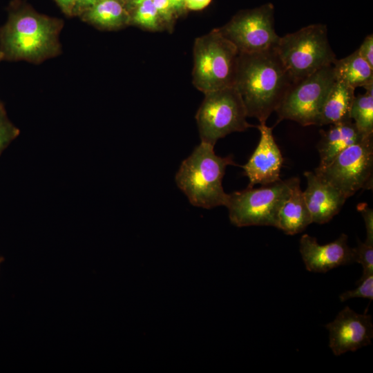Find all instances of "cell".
<instances>
[{
  "label": "cell",
  "mask_w": 373,
  "mask_h": 373,
  "mask_svg": "<svg viewBox=\"0 0 373 373\" xmlns=\"http://www.w3.org/2000/svg\"><path fill=\"white\" fill-rule=\"evenodd\" d=\"M62 11L68 15L73 14L75 0H55Z\"/></svg>",
  "instance_id": "cell-30"
},
{
  "label": "cell",
  "mask_w": 373,
  "mask_h": 373,
  "mask_svg": "<svg viewBox=\"0 0 373 373\" xmlns=\"http://www.w3.org/2000/svg\"><path fill=\"white\" fill-rule=\"evenodd\" d=\"M3 103L0 101V106Z\"/></svg>",
  "instance_id": "cell-35"
},
{
  "label": "cell",
  "mask_w": 373,
  "mask_h": 373,
  "mask_svg": "<svg viewBox=\"0 0 373 373\" xmlns=\"http://www.w3.org/2000/svg\"><path fill=\"white\" fill-rule=\"evenodd\" d=\"M335 79L354 88L373 84V67L359 55L357 50L333 63Z\"/></svg>",
  "instance_id": "cell-18"
},
{
  "label": "cell",
  "mask_w": 373,
  "mask_h": 373,
  "mask_svg": "<svg viewBox=\"0 0 373 373\" xmlns=\"http://www.w3.org/2000/svg\"><path fill=\"white\" fill-rule=\"evenodd\" d=\"M270 4L242 12L218 28L240 52L251 53L274 48L280 39L274 24Z\"/></svg>",
  "instance_id": "cell-10"
},
{
  "label": "cell",
  "mask_w": 373,
  "mask_h": 373,
  "mask_svg": "<svg viewBox=\"0 0 373 373\" xmlns=\"http://www.w3.org/2000/svg\"><path fill=\"white\" fill-rule=\"evenodd\" d=\"M240 52L218 29L193 46V84L204 93L234 86Z\"/></svg>",
  "instance_id": "cell-4"
},
{
  "label": "cell",
  "mask_w": 373,
  "mask_h": 373,
  "mask_svg": "<svg viewBox=\"0 0 373 373\" xmlns=\"http://www.w3.org/2000/svg\"><path fill=\"white\" fill-rule=\"evenodd\" d=\"M275 50L293 83L333 64L327 26L312 24L280 37Z\"/></svg>",
  "instance_id": "cell-5"
},
{
  "label": "cell",
  "mask_w": 373,
  "mask_h": 373,
  "mask_svg": "<svg viewBox=\"0 0 373 373\" xmlns=\"http://www.w3.org/2000/svg\"><path fill=\"white\" fill-rule=\"evenodd\" d=\"M19 133L20 130L9 119L2 104L0 106V155Z\"/></svg>",
  "instance_id": "cell-22"
},
{
  "label": "cell",
  "mask_w": 373,
  "mask_h": 373,
  "mask_svg": "<svg viewBox=\"0 0 373 373\" xmlns=\"http://www.w3.org/2000/svg\"><path fill=\"white\" fill-rule=\"evenodd\" d=\"M204 95L195 116L201 142L214 146L228 134L253 126L247 122L245 104L234 86Z\"/></svg>",
  "instance_id": "cell-7"
},
{
  "label": "cell",
  "mask_w": 373,
  "mask_h": 373,
  "mask_svg": "<svg viewBox=\"0 0 373 373\" xmlns=\"http://www.w3.org/2000/svg\"><path fill=\"white\" fill-rule=\"evenodd\" d=\"M354 262L363 267V274L360 281L369 275L373 274V244L358 240L357 246L353 248Z\"/></svg>",
  "instance_id": "cell-23"
},
{
  "label": "cell",
  "mask_w": 373,
  "mask_h": 373,
  "mask_svg": "<svg viewBox=\"0 0 373 373\" xmlns=\"http://www.w3.org/2000/svg\"><path fill=\"white\" fill-rule=\"evenodd\" d=\"M294 178L228 194L225 207L231 222L238 227L272 226L277 228L280 210L289 197Z\"/></svg>",
  "instance_id": "cell-6"
},
{
  "label": "cell",
  "mask_w": 373,
  "mask_h": 373,
  "mask_svg": "<svg viewBox=\"0 0 373 373\" xmlns=\"http://www.w3.org/2000/svg\"><path fill=\"white\" fill-rule=\"evenodd\" d=\"M354 90V88L336 79L323 104L318 126L350 120Z\"/></svg>",
  "instance_id": "cell-17"
},
{
  "label": "cell",
  "mask_w": 373,
  "mask_h": 373,
  "mask_svg": "<svg viewBox=\"0 0 373 373\" xmlns=\"http://www.w3.org/2000/svg\"><path fill=\"white\" fill-rule=\"evenodd\" d=\"M62 23L28 8L12 10L0 28V52L4 59L39 62L59 52Z\"/></svg>",
  "instance_id": "cell-2"
},
{
  "label": "cell",
  "mask_w": 373,
  "mask_h": 373,
  "mask_svg": "<svg viewBox=\"0 0 373 373\" xmlns=\"http://www.w3.org/2000/svg\"><path fill=\"white\" fill-rule=\"evenodd\" d=\"M329 125L327 130L320 132L321 138L318 144L320 155L318 168L325 166L340 152L369 135L361 132L352 119Z\"/></svg>",
  "instance_id": "cell-15"
},
{
  "label": "cell",
  "mask_w": 373,
  "mask_h": 373,
  "mask_svg": "<svg viewBox=\"0 0 373 373\" xmlns=\"http://www.w3.org/2000/svg\"><path fill=\"white\" fill-rule=\"evenodd\" d=\"M356 284L358 286L352 290H349L342 293L339 298L343 302L354 298H363L372 300L373 298V274L369 275Z\"/></svg>",
  "instance_id": "cell-24"
},
{
  "label": "cell",
  "mask_w": 373,
  "mask_h": 373,
  "mask_svg": "<svg viewBox=\"0 0 373 373\" xmlns=\"http://www.w3.org/2000/svg\"><path fill=\"white\" fill-rule=\"evenodd\" d=\"M159 15L152 0L144 1L139 6L133 16V21L144 28L156 30L158 28Z\"/></svg>",
  "instance_id": "cell-21"
},
{
  "label": "cell",
  "mask_w": 373,
  "mask_h": 373,
  "mask_svg": "<svg viewBox=\"0 0 373 373\" xmlns=\"http://www.w3.org/2000/svg\"><path fill=\"white\" fill-rule=\"evenodd\" d=\"M363 218L366 229V239L365 242L373 244V211L366 203H360L357 206Z\"/></svg>",
  "instance_id": "cell-25"
},
{
  "label": "cell",
  "mask_w": 373,
  "mask_h": 373,
  "mask_svg": "<svg viewBox=\"0 0 373 373\" xmlns=\"http://www.w3.org/2000/svg\"><path fill=\"white\" fill-rule=\"evenodd\" d=\"M361 57L373 67V36L367 35L357 49Z\"/></svg>",
  "instance_id": "cell-26"
},
{
  "label": "cell",
  "mask_w": 373,
  "mask_h": 373,
  "mask_svg": "<svg viewBox=\"0 0 373 373\" xmlns=\"http://www.w3.org/2000/svg\"><path fill=\"white\" fill-rule=\"evenodd\" d=\"M86 21L106 28H115L123 25L127 15L120 0H99L84 12Z\"/></svg>",
  "instance_id": "cell-19"
},
{
  "label": "cell",
  "mask_w": 373,
  "mask_h": 373,
  "mask_svg": "<svg viewBox=\"0 0 373 373\" xmlns=\"http://www.w3.org/2000/svg\"><path fill=\"white\" fill-rule=\"evenodd\" d=\"M4 59L3 55L0 52V61Z\"/></svg>",
  "instance_id": "cell-33"
},
{
  "label": "cell",
  "mask_w": 373,
  "mask_h": 373,
  "mask_svg": "<svg viewBox=\"0 0 373 373\" xmlns=\"http://www.w3.org/2000/svg\"><path fill=\"white\" fill-rule=\"evenodd\" d=\"M292 83L275 48L240 52L234 86L240 95L247 117L266 124Z\"/></svg>",
  "instance_id": "cell-1"
},
{
  "label": "cell",
  "mask_w": 373,
  "mask_h": 373,
  "mask_svg": "<svg viewBox=\"0 0 373 373\" xmlns=\"http://www.w3.org/2000/svg\"><path fill=\"white\" fill-rule=\"evenodd\" d=\"M260 137L258 146L248 162L242 166L249 180L248 186L266 185L280 179L283 162L282 153L274 138L272 128L260 124Z\"/></svg>",
  "instance_id": "cell-12"
},
{
  "label": "cell",
  "mask_w": 373,
  "mask_h": 373,
  "mask_svg": "<svg viewBox=\"0 0 373 373\" xmlns=\"http://www.w3.org/2000/svg\"><path fill=\"white\" fill-rule=\"evenodd\" d=\"M146 1H148V0H131V2L135 6H139L140 4H141L142 3Z\"/></svg>",
  "instance_id": "cell-32"
},
{
  "label": "cell",
  "mask_w": 373,
  "mask_h": 373,
  "mask_svg": "<svg viewBox=\"0 0 373 373\" xmlns=\"http://www.w3.org/2000/svg\"><path fill=\"white\" fill-rule=\"evenodd\" d=\"M3 260H4V258L3 257L0 256V265Z\"/></svg>",
  "instance_id": "cell-34"
},
{
  "label": "cell",
  "mask_w": 373,
  "mask_h": 373,
  "mask_svg": "<svg viewBox=\"0 0 373 373\" xmlns=\"http://www.w3.org/2000/svg\"><path fill=\"white\" fill-rule=\"evenodd\" d=\"M335 80L331 64L292 83L276 110L278 120H292L303 126H318L323 104Z\"/></svg>",
  "instance_id": "cell-9"
},
{
  "label": "cell",
  "mask_w": 373,
  "mask_h": 373,
  "mask_svg": "<svg viewBox=\"0 0 373 373\" xmlns=\"http://www.w3.org/2000/svg\"><path fill=\"white\" fill-rule=\"evenodd\" d=\"M312 223L311 213L307 206L300 180L294 178L291 192L283 204L279 214L277 228L288 235L302 232Z\"/></svg>",
  "instance_id": "cell-16"
},
{
  "label": "cell",
  "mask_w": 373,
  "mask_h": 373,
  "mask_svg": "<svg viewBox=\"0 0 373 373\" xmlns=\"http://www.w3.org/2000/svg\"><path fill=\"white\" fill-rule=\"evenodd\" d=\"M214 146L201 142L181 164L175 182L195 207L211 209L225 206L228 194L222 182L229 165H235L231 156L216 154Z\"/></svg>",
  "instance_id": "cell-3"
},
{
  "label": "cell",
  "mask_w": 373,
  "mask_h": 373,
  "mask_svg": "<svg viewBox=\"0 0 373 373\" xmlns=\"http://www.w3.org/2000/svg\"><path fill=\"white\" fill-rule=\"evenodd\" d=\"M366 92L354 97L350 117L365 135L373 134V84L364 87Z\"/></svg>",
  "instance_id": "cell-20"
},
{
  "label": "cell",
  "mask_w": 373,
  "mask_h": 373,
  "mask_svg": "<svg viewBox=\"0 0 373 373\" xmlns=\"http://www.w3.org/2000/svg\"><path fill=\"white\" fill-rule=\"evenodd\" d=\"M186 0H169L173 11L181 10L185 7Z\"/></svg>",
  "instance_id": "cell-31"
},
{
  "label": "cell",
  "mask_w": 373,
  "mask_h": 373,
  "mask_svg": "<svg viewBox=\"0 0 373 373\" xmlns=\"http://www.w3.org/2000/svg\"><path fill=\"white\" fill-rule=\"evenodd\" d=\"M347 239V236L342 233L336 240L320 245L315 237L303 235L299 250L306 269L312 272L325 273L354 262V250L348 245Z\"/></svg>",
  "instance_id": "cell-13"
},
{
  "label": "cell",
  "mask_w": 373,
  "mask_h": 373,
  "mask_svg": "<svg viewBox=\"0 0 373 373\" xmlns=\"http://www.w3.org/2000/svg\"><path fill=\"white\" fill-rule=\"evenodd\" d=\"M99 0H75L73 14L84 13L95 6Z\"/></svg>",
  "instance_id": "cell-28"
},
{
  "label": "cell",
  "mask_w": 373,
  "mask_h": 373,
  "mask_svg": "<svg viewBox=\"0 0 373 373\" xmlns=\"http://www.w3.org/2000/svg\"><path fill=\"white\" fill-rule=\"evenodd\" d=\"M211 0H186L185 7L192 10H199L209 4Z\"/></svg>",
  "instance_id": "cell-29"
},
{
  "label": "cell",
  "mask_w": 373,
  "mask_h": 373,
  "mask_svg": "<svg viewBox=\"0 0 373 373\" xmlns=\"http://www.w3.org/2000/svg\"><path fill=\"white\" fill-rule=\"evenodd\" d=\"M325 327L329 332V346L335 356L368 345L373 338L372 316L358 314L348 306Z\"/></svg>",
  "instance_id": "cell-11"
},
{
  "label": "cell",
  "mask_w": 373,
  "mask_h": 373,
  "mask_svg": "<svg viewBox=\"0 0 373 373\" xmlns=\"http://www.w3.org/2000/svg\"><path fill=\"white\" fill-rule=\"evenodd\" d=\"M304 175L307 186L303 195L312 222L326 223L340 211L347 198L314 172L306 171Z\"/></svg>",
  "instance_id": "cell-14"
},
{
  "label": "cell",
  "mask_w": 373,
  "mask_h": 373,
  "mask_svg": "<svg viewBox=\"0 0 373 373\" xmlns=\"http://www.w3.org/2000/svg\"><path fill=\"white\" fill-rule=\"evenodd\" d=\"M314 173L338 189L347 198L373 186V134L340 152Z\"/></svg>",
  "instance_id": "cell-8"
},
{
  "label": "cell",
  "mask_w": 373,
  "mask_h": 373,
  "mask_svg": "<svg viewBox=\"0 0 373 373\" xmlns=\"http://www.w3.org/2000/svg\"><path fill=\"white\" fill-rule=\"evenodd\" d=\"M158 15L166 20H170L173 13L169 0H152Z\"/></svg>",
  "instance_id": "cell-27"
}]
</instances>
